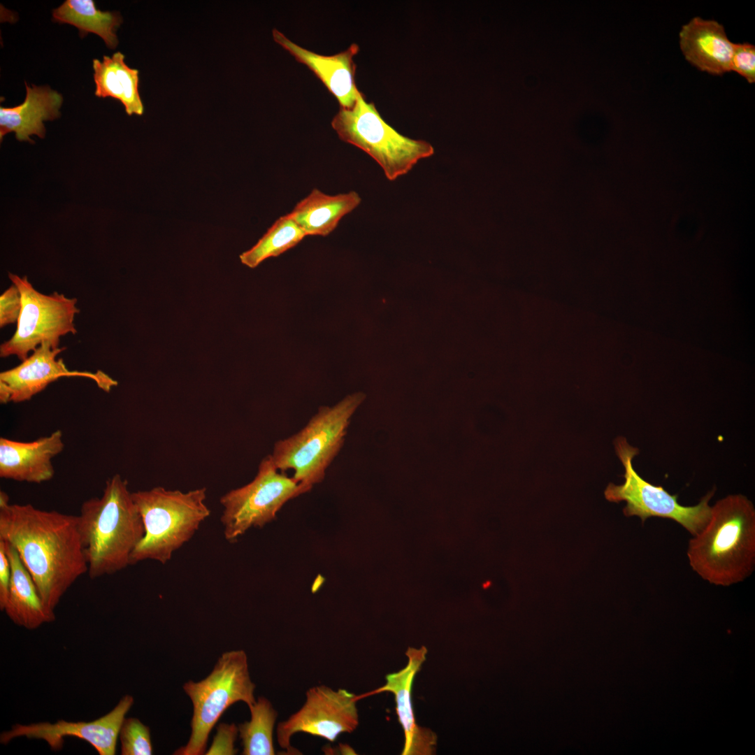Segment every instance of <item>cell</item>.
<instances>
[{
    "instance_id": "cell-21",
    "label": "cell",
    "mask_w": 755,
    "mask_h": 755,
    "mask_svg": "<svg viewBox=\"0 0 755 755\" xmlns=\"http://www.w3.org/2000/svg\"><path fill=\"white\" fill-rule=\"evenodd\" d=\"M95 95L119 100L128 115H141L144 106L138 92V71L129 67L124 55L116 52L112 57L104 55L103 61L93 59Z\"/></svg>"
},
{
    "instance_id": "cell-18",
    "label": "cell",
    "mask_w": 755,
    "mask_h": 755,
    "mask_svg": "<svg viewBox=\"0 0 755 755\" xmlns=\"http://www.w3.org/2000/svg\"><path fill=\"white\" fill-rule=\"evenodd\" d=\"M26 86V96L21 104L14 107H0V139L10 132L20 141L34 143L30 136L43 138L45 128L43 122L60 116L63 102L61 94L49 86Z\"/></svg>"
},
{
    "instance_id": "cell-11",
    "label": "cell",
    "mask_w": 755,
    "mask_h": 755,
    "mask_svg": "<svg viewBox=\"0 0 755 755\" xmlns=\"http://www.w3.org/2000/svg\"><path fill=\"white\" fill-rule=\"evenodd\" d=\"M358 696L346 689H333L326 685L310 688L301 707L276 728L280 747L296 754L291 746L292 736L304 733L334 742L343 733H352L359 725Z\"/></svg>"
},
{
    "instance_id": "cell-7",
    "label": "cell",
    "mask_w": 755,
    "mask_h": 755,
    "mask_svg": "<svg viewBox=\"0 0 755 755\" xmlns=\"http://www.w3.org/2000/svg\"><path fill=\"white\" fill-rule=\"evenodd\" d=\"M331 124L340 139L371 156L389 180L406 174L420 159L434 153L429 143L404 136L388 124L361 92L354 104L340 108Z\"/></svg>"
},
{
    "instance_id": "cell-19",
    "label": "cell",
    "mask_w": 755,
    "mask_h": 755,
    "mask_svg": "<svg viewBox=\"0 0 755 755\" xmlns=\"http://www.w3.org/2000/svg\"><path fill=\"white\" fill-rule=\"evenodd\" d=\"M1 540L4 543L11 568L9 591L3 611L14 624L29 630L54 621L55 614L45 607L34 580L17 550Z\"/></svg>"
},
{
    "instance_id": "cell-27",
    "label": "cell",
    "mask_w": 755,
    "mask_h": 755,
    "mask_svg": "<svg viewBox=\"0 0 755 755\" xmlns=\"http://www.w3.org/2000/svg\"><path fill=\"white\" fill-rule=\"evenodd\" d=\"M238 735V725L232 723H220L216 728L210 747L206 751V755H234L238 749L235 742Z\"/></svg>"
},
{
    "instance_id": "cell-3",
    "label": "cell",
    "mask_w": 755,
    "mask_h": 755,
    "mask_svg": "<svg viewBox=\"0 0 755 755\" xmlns=\"http://www.w3.org/2000/svg\"><path fill=\"white\" fill-rule=\"evenodd\" d=\"M78 527L91 579L114 574L131 565V556L143 538L141 516L127 480L115 474L100 497L82 503Z\"/></svg>"
},
{
    "instance_id": "cell-12",
    "label": "cell",
    "mask_w": 755,
    "mask_h": 755,
    "mask_svg": "<svg viewBox=\"0 0 755 755\" xmlns=\"http://www.w3.org/2000/svg\"><path fill=\"white\" fill-rule=\"evenodd\" d=\"M65 349H53L48 343H43L18 366L1 372V403L29 401L63 377L88 378L107 392L117 384L116 380L101 371L91 373L69 370L62 359H57Z\"/></svg>"
},
{
    "instance_id": "cell-20",
    "label": "cell",
    "mask_w": 755,
    "mask_h": 755,
    "mask_svg": "<svg viewBox=\"0 0 755 755\" xmlns=\"http://www.w3.org/2000/svg\"><path fill=\"white\" fill-rule=\"evenodd\" d=\"M361 201L360 196L354 191L329 195L315 188L296 203L288 215L306 236H326Z\"/></svg>"
},
{
    "instance_id": "cell-22",
    "label": "cell",
    "mask_w": 755,
    "mask_h": 755,
    "mask_svg": "<svg viewBox=\"0 0 755 755\" xmlns=\"http://www.w3.org/2000/svg\"><path fill=\"white\" fill-rule=\"evenodd\" d=\"M54 21L75 26L80 37L88 33L99 36L110 49L118 44L115 34L122 22L120 13L101 11L93 0H66L52 10Z\"/></svg>"
},
{
    "instance_id": "cell-2",
    "label": "cell",
    "mask_w": 755,
    "mask_h": 755,
    "mask_svg": "<svg viewBox=\"0 0 755 755\" xmlns=\"http://www.w3.org/2000/svg\"><path fill=\"white\" fill-rule=\"evenodd\" d=\"M690 566L710 584L742 582L755 566V509L742 494L728 495L711 507L709 520L689 542Z\"/></svg>"
},
{
    "instance_id": "cell-28",
    "label": "cell",
    "mask_w": 755,
    "mask_h": 755,
    "mask_svg": "<svg viewBox=\"0 0 755 755\" xmlns=\"http://www.w3.org/2000/svg\"><path fill=\"white\" fill-rule=\"evenodd\" d=\"M21 310V294L17 286L13 284L0 296V327L17 324Z\"/></svg>"
},
{
    "instance_id": "cell-10",
    "label": "cell",
    "mask_w": 755,
    "mask_h": 755,
    "mask_svg": "<svg viewBox=\"0 0 755 755\" xmlns=\"http://www.w3.org/2000/svg\"><path fill=\"white\" fill-rule=\"evenodd\" d=\"M303 494L294 479L279 472L271 454L266 456L250 482L220 498L221 523L226 540L233 542L250 528L264 526L288 501Z\"/></svg>"
},
{
    "instance_id": "cell-23",
    "label": "cell",
    "mask_w": 755,
    "mask_h": 755,
    "mask_svg": "<svg viewBox=\"0 0 755 755\" xmlns=\"http://www.w3.org/2000/svg\"><path fill=\"white\" fill-rule=\"evenodd\" d=\"M250 719L238 724L243 755H273V731L278 715L271 702L259 696L250 707Z\"/></svg>"
},
{
    "instance_id": "cell-15",
    "label": "cell",
    "mask_w": 755,
    "mask_h": 755,
    "mask_svg": "<svg viewBox=\"0 0 755 755\" xmlns=\"http://www.w3.org/2000/svg\"><path fill=\"white\" fill-rule=\"evenodd\" d=\"M274 41L305 65L337 99L340 108H350L359 94L354 82L356 65L353 57L359 48L352 43L345 50L333 55H322L296 44L280 31L273 30Z\"/></svg>"
},
{
    "instance_id": "cell-5",
    "label": "cell",
    "mask_w": 755,
    "mask_h": 755,
    "mask_svg": "<svg viewBox=\"0 0 755 755\" xmlns=\"http://www.w3.org/2000/svg\"><path fill=\"white\" fill-rule=\"evenodd\" d=\"M364 395L356 392L333 406H322L296 433L274 444L271 454L276 468L294 472L303 493L321 482L327 468L341 450L350 419Z\"/></svg>"
},
{
    "instance_id": "cell-24",
    "label": "cell",
    "mask_w": 755,
    "mask_h": 755,
    "mask_svg": "<svg viewBox=\"0 0 755 755\" xmlns=\"http://www.w3.org/2000/svg\"><path fill=\"white\" fill-rule=\"evenodd\" d=\"M306 236L288 215L279 217L250 250L240 255L244 265L254 268L265 259L280 255L296 246Z\"/></svg>"
},
{
    "instance_id": "cell-9",
    "label": "cell",
    "mask_w": 755,
    "mask_h": 755,
    "mask_svg": "<svg viewBox=\"0 0 755 755\" xmlns=\"http://www.w3.org/2000/svg\"><path fill=\"white\" fill-rule=\"evenodd\" d=\"M22 297V310L13 336L0 345L2 358L16 356L21 361L43 343L53 349L59 347L61 337L76 334L74 319L80 310L77 299L57 292L44 294L37 291L27 276L9 273Z\"/></svg>"
},
{
    "instance_id": "cell-8",
    "label": "cell",
    "mask_w": 755,
    "mask_h": 755,
    "mask_svg": "<svg viewBox=\"0 0 755 755\" xmlns=\"http://www.w3.org/2000/svg\"><path fill=\"white\" fill-rule=\"evenodd\" d=\"M617 456L624 466V482L620 485L609 483L604 495L610 502L626 501L623 512L626 517L637 516L642 523L649 517L674 520L692 536L707 524L711 513L709 505L715 488L693 506H684L677 501V494L672 495L662 486L654 485L644 480L633 468L632 461L639 450L630 445L624 437L614 440Z\"/></svg>"
},
{
    "instance_id": "cell-6",
    "label": "cell",
    "mask_w": 755,
    "mask_h": 755,
    "mask_svg": "<svg viewBox=\"0 0 755 755\" xmlns=\"http://www.w3.org/2000/svg\"><path fill=\"white\" fill-rule=\"evenodd\" d=\"M247 656L243 650L224 652L204 679L185 682L182 689L192 703L191 734L174 755L205 754L209 735L223 713L238 702L247 707L255 701Z\"/></svg>"
},
{
    "instance_id": "cell-13",
    "label": "cell",
    "mask_w": 755,
    "mask_h": 755,
    "mask_svg": "<svg viewBox=\"0 0 755 755\" xmlns=\"http://www.w3.org/2000/svg\"><path fill=\"white\" fill-rule=\"evenodd\" d=\"M134 702L133 696L125 695L110 712L92 721L59 720L54 724H15L1 733L0 742L7 744L17 737H26L43 740L53 750H59L64 738L72 736L89 742L100 755H114L120 727Z\"/></svg>"
},
{
    "instance_id": "cell-16",
    "label": "cell",
    "mask_w": 755,
    "mask_h": 755,
    "mask_svg": "<svg viewBox=\"0 0 755 755\" xmlns=\"http://www.w3.org/2000/svg\"><path fill=\"white\" fill-rule=\"evenodd\" d=\"M64 448L62 432L31 442L0 438V477L17 482L41 483L55 475L52 459Z\"/></svg>"
},
{
    "instance_id": "cell-4",
    "label": "cell",
    "mask_w": 755,
    "mask_h": 755,
    "mask_svg": "<svg viewBox=\"0 0 755 755\" xmlns=\"http://www.w3.org/2000/svg\"><path fill=\"white\" fill-rule=\"evenodd\" d=\"M206 494V487L183 492L155 487L131 492L145 533L131 554V565L148 559L169 561L209 517Z\"/></svg>"
},
{
    "instance_id": "cell-14",
    "label": "cell",
    "mask_w": 755,
    "mask_h": 755,
    "mask_svg": "<svg viewBox=\"0 0 755 755\" xmlns=\"http://www.w3.org/2000/svg\"><path fill=\"white\" fill-rule=\"evenodd\" d=\"M427 649L408 647L405 652L408 661L401 670L386 675V683L369 693L358 696L359 700L373 694L391 692L394 695L396 712L404 731L402 755H431L436 749L437 736L431 729L419 726L415 721L411 700L414 678L426 660Z\"/></svg>"
},
{
    "instance_id": "cell-1",
    "label": "cell",
    "mask_w": 755,
    "mask_h": 755,
    "mask_svg": "<svg viewBox=\"0 0 755 755\" xmlns=\"http://www.w3.org/2000/svg\"><path fill=\"white\" fill-rule=\"evenodd\" d=\"M0 540L17 550L52 614L71 585L87 573L77 515L11 504L1 491Z\"/></svg>"
},
{
    "instance_id": "cell-17",
    "label": "cell",
    "mask_w": 755,
    "mask_h": 755,
    "mask_svg": "<svg viewBox=\"0 0 755 755\" xmlns=\"http://www.w3.org/2000/svg\"><path fill=\"white\" fill-rule=\"evenodd\" d=\"M679 35L685 59L698 69L714 75L731 71L733 43L722 24L695 17L682 26Z\"/></svg>"
},
{
    "instance_id": "cell-26",
    "label": "cell",
    "mask_w": 755,
    "mask_h": 755,
    "mask_svg": "<svg viewBox=\"0 0 755 755\" xmlns=\"http://www.w3.org/2000/svg\"><path fill=\"white\" fill-rule=\"evenodd\" d=\"M731 71L749 83L755 82V46L749 43H733Z\"/></svg>"
},
{
    "instance_id": "cell-25",
    "label": "cell",
    "mask_w": 755,
    "mask_h": 755,
    "mask_svg": "<svg viewBox=\"0 0 755 755\" xmlns=\"http://www.w3.org/2000/svg\"><path fill=\"white\" fill-rule=\"evenodd\" d=\"M118 738L122 755L152 754L150 728L137 718H124Z\"/></svg>"
},
{
    "instance_id": "cell-29",
    "label": "cell",
    "mask_w": 755,
    "mask_h": 755,
    "mask_svg": "<svg viewBox=\"0 0 755 755\" xmlns=\"http://www.w3.org/2000/svg\"><path fill=\"white\" fill-rule=\"evenodd\" d=\"M11 577L10 563L4 543L0 540V609L3 611L6 603Z\"/></svg>"
}]
</instances>
